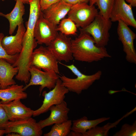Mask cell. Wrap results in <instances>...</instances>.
<instances>
[{
  "label": "cell",
  "mask_w": 136,
  "mask_h": 136,
  "mask_svg": "<svg viewBox=\"0 0 136 136\" xmlns=\"http://www.w3.org/2000/svg\"><path fill=\"white\" fill-rule=\"evenodd\" d=\"M80 30L79 36L72 40V50L75 59L91 63L111 57L105 47H97L93 39L89 34Z\"/></svg>",
  "instance_id": "cell-1"
},
{
  "label": "cell",
  "mask_w": 136,
  "mask_h": 136,
  "mask_svg": "<svg viewBox=\"0 0 136 136\" xmlns=\"http://www.w3.org/2000/svg\"><path fill=\"white\" fill-rule=\"evenodd\" d=\"M29 14L26 23V29L22 39V48L19 57L25 61L30 60L32 54L38 44L34 36V31L37 21L41 12L40 0H33L29 3Z\"/></svg>",
  "instance_id": "cell-2"
},
{
  "label": "cell",
  "mask_w": 136,
  "mask_h": 136,
  "mask_svg": "<svg viewBox=\"0 0 136 136\" xmlns=\"http://www.w3.org/2000/svg\"><path fill=\"white\" fill-rule=\"evenodd\" d=\"M58 62L69 69L76 76V78H71L64 75H59L62 85L69 91L78 94L88 89L96 81L99 80L102 75V72L100 70L91 75H86L82 73L73 64L67 65L60 61Z\"/></svg>",
  "instance_id": "cell-3"
},
{
  "label": "cell",
  "mask_w": 136,
  "mask_h": 136,
  "mask_svg": "<svg viewBox=\"0 0 136 136\" xmlns=\"http://www.w3.org/2000/svg\"><path fill=\"white\" fill-rule=\"evenodd\" d=\"M112 25L110 20L105 19L99 12L90 24L80 30L89 34L93 39L96 46L105 47L109 40V31Z\"/></svg>",
  "instance_id": "cell-4"
},
{
  "label": "cell",
  "mask_w": 136,
  "mask_h": 136,
  "mask_svg": "<svg viewBox=\"0 0 136 136\" xmlns=\"http://www.w3.org/2000/svg\"><path fill=\"white\" fill-rule=\"evenodd\" d=\"M0 129L4 130L5 134L14 132L20 136H41L43 133L42 129L31 117L16 121L8 120L0 124Z\"/></svg>",
  "instance_id": "cell-5"
},
{
  "label": "cell",
  "mask_w": 136,
  "mask_h": 136,
  "mask_svg": "<svg viewBox=\"0 0 136 136\" xmlns=\"http://www.w3.org/2000/svg\"><path fill=\"white\" fill-rule=\"evenodd\" d=\"M98 13L94 5L84 3L72 5L67 15L77 27L83 28L93 21Z\"/></svg>",
  "instance_id": "cell-6"
},
{
  "label": "cell",
  "mask_w": 136,
  "mask_h": 136,
  "mask_svg": "<svg viewBox=\"0 0 136 136\" xmlns=\"http://www.w3.org/2000/svg\"><path fill=\"white\" fill-rule=\"evenodd\" d=\"M29 71L31 78L28 84L24 87V89L25 90L31 86L40 85V95L45 88L50 90L54 88L57 81L59 78V75L53 70L43 71L41 69L30 65Z\"/></svg>",
  "instance_id": "cell-7"
},
{
  "label": "cell",
  "mask_w": 136,
  "mask_h": 136,
  "mask_svg": "<svg viewBox=\"0 0 136 136\" xmlns=\"http://www.w3.org/2000/svg\"><path fill=\"white\" fill-rule=\"evenodd\" d=\"M69 92L62 85L61 81L59 78L51 90L48 92L45 91L43 92L42 95L44 98L43 104L39 108L34 110L32 116L36 117L46 113L52 106L61 103L64 100L65 95Z\"/></svg>",
  "instance_id": "cell-8"
},
{
  "label": "cell",
  "mask_w": 136,
  "mask_h": 136,
  "mask_svg": "<svg viewBox=\"0 0 136 136\" xmlns=\"http://www.w3.org/2000/svg\"><path fill=\"white\" fill-rule=\"evenodd\" d=\"M58 63L52 52L47 47L42 46L34 50L31 56V65L44 71L53 70L59 74Z\"/></svg>",
  "instance_id": "cell-9"
},
{
  "label": "cell",
  "mask_w": 136,
  "mask_h": 136,
  "mask_svg": "<svg viewBox=\"0 0 136 136\" xmlns=\"http://www.w3.org/2000/svg\"><path fill=\"white\" fill-rule=\"evenodd\" d=\"M117 32L118 39L123 46V50L126 54L125 58L128 62L136 64V52L134 41L136 35L128 26L121 20L118 21Z\"/></svg>",
  "instance_id": "cell-10"
},
{
  "label": "cell",
  "mask_w": 136,
  "mask_h": 136,
  "mask_svg": "<svg viewBox=\"0 0 136 136\" xmlns=\"http://www.w3.org/2000/svg\"><path fill=\"white\" fill-rule=\"evenodd\" d=\"M72 40L71 38L60 33L47 48L58 61L69 62L74 58L71 48Z\"/></svg>",
  "instance_id": "cell-11"
},
{
  "label": "cell",
  "mask_w": 136,
  "mask_h": 136,
  "mask_svg": "<svg viewBox=\"0 0 136 136\" xmlns=\"http://www.w3.org/2000/svg\"><path fill=\"white\" fill-rule=\"evenodd\" d=\"M56 27L44 17L41 11L36 23L34 36L38 44L48 46L58 35Z\"/></svg>",
  "instance_id": "cell-12"
},
{
  "label": "cell",
  "mask_w": 136,
  "mask_h": 136,
  "mask_svg": "<svg viewBox=\"0 0 136 136\" xmlns=\"http://www.w3.org/2000/svg\"><path fill=\"white\" fill-rule=\"evenodd\" d=\"M132 7L125 0H115L110 13V19L112 22L123 21L128 26L136 28V20Z\"/></svg>",
  "instance_id": "cell-13"
},
{
  "label": "cell",
  "mask_w": 136,
  "mask_h": 136,
  "mask_svg": "<svg viewBox=\"0 0 136 136\" xmlns=\"http://www.w3.org/2000/svg\"><path fill=\"white\" fill-rule=\"evenodd\" d=\"M20 99H17L6 104H2L9 120L14 121L31 117L34 110L23 104Z\"/></svg>",
  "instance_id": "cell-14"
},
{
  "label": "cell",
  "mask_w": 136,
  "mask_h": 136,
  "mask_svg": "<svg viewBox=\"0 0 136 136\" xmlns=\"http://www.w3.org/2000/svg\"><path fill=\"white\" fill-rule=\"evenodd\" d=\"M49 110L50 113L49 117L38 122L42 129L47 126L62 123L69 120L68 114L70 109L64 100L59 104L52 106Z\"/></svg>",
  "instance_id": "cell-15"
},
{
  "label": "cell",
  "mask_w": 136,
  "mask_h": 136,
  "mask_svg": "<svg viewBox=\"0 0 136 136\" xmlns=\"http://www.w3.org/2000/svg\"><path fill=\"white\" fill-rule=\"evenodd\" d=\"M26 30L22 23L18 26L15 35L4 36L2 39V46L8 54L13 55L21 52L22 48L23 38Z\"/></svg>",
  "instance_id": "cell-16"
},
{
  "label": "cell",
  "mask_w": 136,
  "mask_h": 136,
  "mask_svg": "<svg viewBox=\"0 0 136 136\" xmlns=\"http://www.w3.org/2000/svg\"><path fill=\"white\" fill-rule=\"evenodd\" d=\"M72 5L61 0L42 11L44 17L57 27L67 14Z\"/></svg>",
  "instance_id": "cell-17"
},
{
  "label": "cell",
  "mask_w": 136,
  "mask_h": 136,
  "mask_svg": "<svg viewBox=\"0 0 136 136\" xmlns=\"http://www.w3.org/2000/svg\"><path fill=\"white\" fill-rule=\"evenodd\" d=\"M16 1L14 7L10 13L4 14L0 12V16L7 18L9 23V33L11 35L18 26L23 23V16L25 13V9L23 3L21 0Z\"/></svg>",
  "instance_id": "cell-18"
},
{
  "label": "cell",
  "mask_w": 136,
  "mask_h": 136,
  "mask_svg": "<svg viewBox=\"0 0 136 136\" xmlns=\"http://www.w3.org/2000/svg\"><path fill=\"white\" fill-rule=\"evenodd\" d=\"M17 67H14L6 60L0 59V89L16 84L13 78L18 72Z\"/></svg>",
  "instance_id": "cell-19"
},
{
  "label": "cell",
  "mask_w": 136,
  "mask_h": 136,
  "mask_svg": "<svg viewBox=\"0 0 136 136\" xmlns=\"http://www.w3.org/2000/svg\"><path fill=\"white\" fill-rule=\"evenodd\" d=\"M22 85H13L6 88L0 89V100L2 104H6L17 99H24L27 96Z\"/></svg>",
  "instance_id": "cell-20"
},
{
  "label": "cell",
  "mask_w": 136,
  "mask_h": 136,
  "mask_svg": "<svg viewBox=\"0 0 136 136\" xmlns=\"http://www.w3.org/2000/svg\"><path fill=\"white\" fill-rule=\"evenodd\" d=\"M110 117H102L95 120H88L85 116L72 121L71 131L81 133L83 135L88 130L99 124L108 120Z\"/></svg>",
  "instance_id": "cell-21"
},
{
  "label": "cell",
  "mask_w": 136,
  "mask_h": 136,
  "mask_svg": "<svg viewBox=\"0 0 136 136\" xmlns=\"http://www.w3.org/2000/svg\"><path fill=\"white\" fill-rule=\"evenodd\" d=\"M127 113L121 118L113 123H108L104 126L100 127L97 126L88 130L83 136H107L111 128L116 127L120 121L128 115Z\"/></svg>",
  "instance_id": "cell-22"
},
{
  "label": "cell",
  "mask_w": 136,
  "mask_h": 136,
  "mask_svg": "<svg viewBox=\"0 0 136 136\" xmlns=\"http://www.w3.org/2000/svg\"><path fill=\"white\" fill-rule=\"evenodd\" d=\"M72 121L68 120L62 123L55 124L50 131L44 136H67L71 131Z\"/></svg>",
  "instance_id": "cell-23"
},
{
  "label": "cell",
  "mask_w": 136,
  "mask_h": 136,
  "mask_svg": "<svg viewBox=\"0 0 136 136\" xmlns=\"http://www.w3.org/2000/svg\"><path fill=\"white\" fill-rule=\"evenodd\" d=\"M115 0H89V4L96 5L99 10V12L107 20L110 19V13Z\"/></svg>",
  "instance_id": "cell-24"
},
{
  "label": "cell",
  "mask_w": 136,
  "mask_h": 136,
  "mask_svg": "<svg viewBox=\"0 0 136 136\" xmlns=\"http://www.w3.org/2000/svg\"><path fill=\"white\" fill-rule=\"evenodd\" d=\"M56 27V29L60 33L67 36L75 35L77 31V28L75 23L68 18L61 20Z\"/></svg>",
  "instance_id": "cell-25"
},
{
  "label": "cell",
  "mask_w": 136,
  "mask_h": 136,
  "mask_svg": "<svg viewBox=\"0 0 136 136\" xmlns=\"http://www.w3.org/2000/svg\"><path fill=\"white\" fill-rule=\"evenodd\" d=\"M114 136H136V121L131 125L125 123L121 126L120 130L113 134Z\"/></svg>",
  "instance_id": "cell-26"
},
{
  "label": "cell",
  "mask_w": 136,
  "mask_h": 136,
  "mask_svg": "<svg viewBox=\"0 0 136 136\" xmlns=\"http://www.w3.org/2000/svg\"><path fill=\"white\" fill-rule=\"evenodd\" d=\"M4 37L3 33H0V59H4L12 64L17 59L19 54L13 55H10L8 54L1 44L2 40Z\"/></svg>",
  "instance_id": "cell-27"
},
{
  "label": "cell",
  "mask_w": 136,
  "mask_h": 136,
  "mask_svg": "<svg viewBox=\"0 0 136 136\" xmlns=\"http://www.w3.org/2000/svg\"><path fill=\"white\" fill-rule=\"evenodd\" d=\"M61 0H40L41 10L42 12Z\"/></svg>",
  "instance_id": "cell-28"
},
{
  "label": "cell",
  "mask_w": 136,
  "mask_h": 136,
  "mask_svg": "<svg viewBox=\"0 0 136 136\" xmlns=\"http://www.w3.org/2000/svg\"><path fill=\"white\" fill-rule=\"evenodd\" d=\"M2 103L0 101V124L9 120L7 114L1 105Z\"/></svg>",
  "instance_id": "cell-29"
},
{
  "label": "cell",
  "mask_w": 136,
  "mask_h": 136,
  "mask_svg": "<svg viewBox=\"0 0 136 136\" xmlns=\"http://www.w3.org/2000/svg\"><path fill=\"white\" fill-rule=\"evenodd\" d=\"M66 3L72 5L82 3H89V0H63Z\"/></svg>",
  "instance_id": "cell-30"
},
{
  "label": "cell",
  "mask_w": 136,
  "mask_h": 136,
  "mask_svg": "<svg viewBox=\"0 0 136 136\" xmlns=\"http://www.w3.org/2000/svg\"><path fill=\"white\" fill-rule=\"evenodd\" d=\"M71 131L68 136H82L81 133L73 131Z\"/></svg>",
  "instance_id": "cell-31"
},
{
  "label": "cell",
  "mask_w": 136,
  "mask_h": 136,
  "mask_svg": "<svg viewBox=\"0 0 136 136\" xmlns=\"http://www.w3.org/2000/svg\"><path fill=\"white\" fill-rule=\"evenodd\" d=\"M126 2L128 3L132 7H136V0H125Z\"/></svg>",
  "instance_id": "cell-32"
},
{
  "label": "cell",
  "mask_w": 136,
  "mask_h": 136,
  "mask_svg": "<svg viewBox=\"0 0 136 136\" xmlns=\"http://www.w3.org/2000/svg\"><path fill=\"white\" fill-rule=\"evenodd\" d=\"M7 136H20V135L18 133H15L12 132L6 134Z\"/></svg>",
  "instance_id": "cell-33"
},
{
  "label": "cell",
  "mask_w": 136,
  "mask_h": 136,
  "mask_svg": "<svg viewBox=\"0 0 136 136\" xmlns=\"http://www.w3.org/2000/svg\"><path fill=\"white\" fill-rule=\"evenodd\" d=\"M24 4H29V3L33 0H21Z\"/></svg>",
  "instance_id": "cell-34"
},
{
  "label": "cell",
  "mask_w": 136,
  "mask_h": 136,
  "mask_svg": "<svg viewBox=\"0 0 136 136\" xmlns=\"http://www.w3.org/2000/svg\"><path fill=\"white\" fill-rule=\"evenodd\" d=\"M5 134V130L0 129V136L3 135Z\"/></svg>",
  "instance_id": "cell-35"
},
{
  "label": "cell",
  "mask_w": 136,
  "mask_h": 136,
  "mask_svg": "<svg viewBox=\"0 0 136 136\" xmlns=\"http://www.w3.org/2000/svg\"><path fill=\"white\" fill-rule=\"evenodd\" d=\"M1 0V1H4L5 0Z\"/></svg>",
  "instance_id": "cell-36"
}]
</instances>
